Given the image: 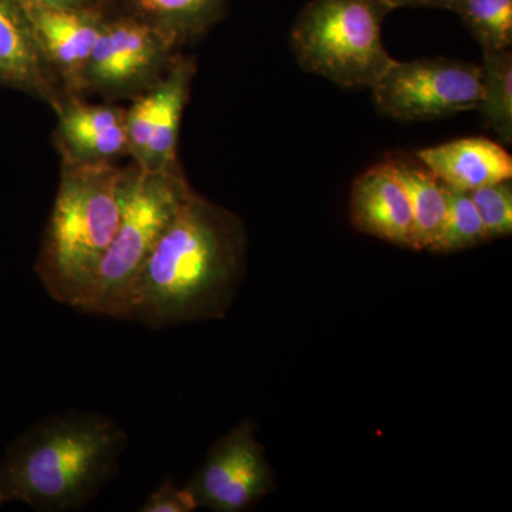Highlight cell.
<instances>
[{
    "instance_id": "cell-1",
    "label": "cell",
    "mask_w": 512,
    "mask_h": 512,
    "mask_svg": "<svg viewBox=\"0 0 512 512\" xmlns=\"http://www.w3.org/2000/svg\"><path fill=\"white\" fill-rule=\"evenodd\" d=\"M247 245L244 221L194 191L138 272L124 320L161 329L224 318L244 276Z\"/></svg>"
},
{
    "instance_id": "cell-2",
    "label": "cell",
    "mask_w": 512,
    "mask_h": 512,
    "mask_svg": "<svg viewBox=\"0 0 512 512\" xmlns=\"http://www.w3.org/2000/svg\"><path fill=\"white\" fill-rule=\"evenodd\" d=\"M127 434L110 417L67 412L26 430L0 463V505L82 510L119 470Z\"/></svg>"
},
{
    "instance_id": "cell-3",
    "label": "cell",
    "mask_w": 512,
    "mask_h": 512,
    "mask_svg": "<svg viewBox=\"0 0 512 512\" xmlns=\"http://www.w3.org/2000/svg\"><path fill=\"white\" fill-rule=\"evenodd\" d=\"M119 164H60L35 271L45 291L84 311L120 220Z\"/></svg>"
},
{
    "instance_id": "cell-4",
    "label": "cell",
    "mask_w": 512,
    "mask_h": 512,
    "mask_svg": "<svg viewBox=\"0 0 512 512\" xmlns=\"http://www.w3.org/2000/svg\"><path fill=\"white\" fill-rule=\"evenodd\" d=\"M194 194L181 165L147 171L130 163L119 184L120 220L84 313L126 319L138 272Z\"/></svg>"
},
{
    "instance_id": "cell-5",
    "label": "cell",
    "mask_w": 512,
    "mask_h": 512,
    "mask_svg": "<svg viewBox=\"0 0 512 512\" xmlns=\"http://www.w3.org/2000/svg\"><path fill=\"white\" fill-rule=\"evenodd\" d=\"M390 12L383 0H311L292 28L293 55L308 73L370 89L394 62L382 35Z\"/></svg>"
},
{
    "instance_id": "cell-6",
    "label": "cell",
    "mask_w": 512,
    "mask_h": 512,
    "mask_svg": "<svg viewBox=\"0 0 512 512\" xmlns=\"http://www.w3.org/2000/svg\"><path fill=\"white\" fill-rule=\"evenodd\" d=\"M183 47L133 16L109 10L84 74V97L134 100L164 79Z\"/></svg>"
},
{
    "instance_id": "cell-7",
    "label": "cell",
    "mask_w": 512,
    "mask_h": 512,
    "mask_svg": "<svg viewBox=\"0 0 512 512\" xmlns=\"http://www.w3.org/2000/svg\"><path fill=\"white\" fill-rule=\"evenodd\" d=\"M370 90L377 109L392 119H444L478 109L481 66L448 57L394 60Z\"/></svg>"
},
{
    "instance_id": "cell-8",
    "label": "cell",
    "mask_w": 512,
    "mask_h": 512,
    "mask_svg": "<svg viewBox=\"0 0 512 512\" xmlns=\"http://www.w3.org/2000/svg\"><path fill=\"white\" fill-rule=\"evenodd\" d=\"M187 487L198 508L215 512L245 511L272 493L274 471L256 440L254 424L242 421L215 441Z\"/></svg>"
},
{
    "instance_id": "cell-9",
    "label": "cell",
    "mask_w": 512,
    "mask_h": 512,
    "mask_svg": "<svg viewBox=\"0 0 512 512\" xmlns=\"http://www.w3.org/2000/svg\"><path fill=\"white\" fill-rule=\"evenodd\" d=\"M198 66L195 57L181 56L153 89L126 107L128 158L147 171L180 165L178 138Z\"/></svg>"
},
{
    "instance_id": "cell-10",
    "label": "cell",
    "mask_w": 512,
    "mask_h": 512,
    "mask_svg": "<svg viewBox=\"0 0 512 512\" xmlns=\"http://www.w3.org/2000/svg\"><path fill=\"white\" fill-rule=\"evenodd\" d=\"M20 6L64 97H84V74L109 10Z\"/></svg>"
},
{
    "instance_id": "cell-11",
    "label": "cell",
    "mask_w": 512,
    "mask_h": 512,
    "mask_svg": "<svg viewBox=\"0 0 512 512\" xmlns=\"http://www.w3.org/2000/svg\"><path fill=\"white\" fill-rule=\"evenodd\" d=\"M55 113L53 146L62 164H117L121 158H128L126 107L110 101L94 104L87 97L67 96Z\"/></svg>"
},
{
    "instance_id": "cell-12",
    "label": "cell",
    "mask_w": 512,
    "mask_h": 512,
    "mask_svg": "<svg viewBox=\"0 0 512 512\" xmlns=\"http://www.w3.org/2000/svg\"><path fill=\"white\" fill-rule=\"evenodd\" d=\"M0 87L29 94L53 110L64 99L40 53L28 16L15 0H0Z\"/></svg>"
},
{
    "instance_id": "cell-13",
    "label": "cell",
    "mask_w": 512,
    "mask_h": 512,
    "mask_svg": "<svg viewBox=\"0 0 512 512\" xmlns=\"http://www.w3.org/2000/svg\"><path fill=\"white\" fill-rule=\"evenodd\" d=\"M350 220L363 234L413 249V217L402 184L386 161L359 175L350 192Z\"/></svg>"
},
{
    "instance_id": "cell-14",
    "label": "cell",
    "mask_w": 512,
    "mask_h": 512,
    "mask_svg": "<svg viewBox=\"0 0 512 512\" xmlns=\"http://www.w3.org/2000/svg\"><path fill=\"white\" fill-rule=\"evenodd\" d=\"M417 160L437 178L460 191H473L512 178V157L501 144L484 137H466L417 151Z\"/></svg>"
},
{
    "instance_id": "cell-15",
    "label": "cell",
    "mask_w": 512,
    "mask_h": 512,
    "mask_svg": "<svg viewBox=\"0 0 512 512\" xmlns=\"http://www.w3.org/2000/svg\"><path fill=\"white\" fill-rule=\"evenodd\" d=\"M227 3L228 0H111L110 10L154 26L184 49L221 22Z\"/></svg>"
},
{
    "instance_id": "cell-16",
    "label": "cell",
    "mask_w": 512,
    "mask_h": 512,
    "mask_svg": "<svg viewBox=\"0 0 512 512\" xmlns=\"http://www.w3.org/2000/svg\"><path fill=\"white\" fill-rule=\"evenodd\" d=\"M406 191L413 217V249L436 251L447 217V188L416 156L386 161Z\"/></svg>"
},
{
    "instance_id": "cell-17",
    "label": "cell",
    "mask_w": 512,
    "mask_h": 512,
    "mask_svg": "<svg viewBox=\"0 0 512 512\" xmlns=\"http://www.w3.org/2000/svg\"><path fill=\"white\" fill-rule=\"evenodd\" d=\"M478 110L505 144L512 143V52L483 50Z\"/></svg>"
},
{
    "instance_id": "cell-18",
    "label": "cell",
    "mask_w": 512,
    "mask_h": 512,
    "mask_svg": "<svg viewBox=\"0 0 512 512\" xmlns=\"http://www.w3.org/2000/svg\"><path fill=\"white\" fill-rule=\"evenodd\" d=\"M450 10L483 50L511 49L512 0H454Z\"/></svg>"
},
{
    "instance_id": "cell-19",
    "label": "cell",
    "mask_w": 512,
    "mask_h": 512,
    "mask_svg": "<svg viewBox=\"0 0 512 512\" xmlns=\"http://www.w3.org/2000/svg\"><path fill=\"white\" fill-rule=\"evenodd\" d=\"M447 217L434 252H457L488 242L470 192L447 187Z\"/></svg>"
},
{
    "instance_id": "cell-20",
    "label": "cell",
    "mask_w": 512,
    "mask_h": 512,
    "mask_svg": "<svg viewBox=\"0 0 512 512\" xmlns=\"http://www.w3.org/2000/svg\"><path fill=\"white\" fill-rule=\"evenodd\" d=\"M483 222L488 241L512 234V185L511 180L501 181L470 191Z\"/></svg>"
},
{
    "instance_id": "cell-21",
    "label": "cell",
    "mask_w": 512,
    "mask_h": 512,
    "mask_svg": "<svg viewBox=\"0 0 512 512\" xmlns=\"http://www.w3.org/2000/svg\"><path fill=\"white\" fill-rule=\"evenodd\" d=\"M194 495L185 487H177L173 480H164L148 495L141 512H191L197 510Z\"/></svg>"
},
{
    "instance_id": "cell-22",
    "label": "cell",
    "mask_w": 512,
    "mask_h": 512,
    "mask_svg": "<svg viewBox=\"0 0 512 512\" xmlns=\"http://www.w3.org/2000/svg\"><path fill=\"white\" fill-rule=\"evenodd\" d=\"M19 5L56 9L110 10L111 0H15Z\"/></svg>"
},
{
    "instance_id": "cell-23",
    "label": "cell",
    "mask_w": 512,
    "mask_h": 512,
    "mask_svg": "<svg viewBox=\"0 0 512 512\" xmlns=\"http://www.w3.org/2000/svg\"><path fill=\"white\" fill-rule=\"evenodd\" d=\"M390 9L431 8L450 10L454 0H383Z\"/></svg>"
}]
</instances>
